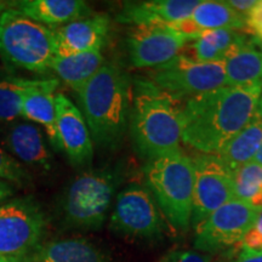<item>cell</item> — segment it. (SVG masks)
I'll use <instances>...</instances> for the list:
<instances>
[{"label": "cell", "mask_w": 262, "mask_h": 262, "mask_svg": "<svg viewBox=\"0 0 262 262\" xmlns=\"http://www.w3.org/2000/svg\"><path fill=\"white\" fill-rule=\"evenodd\" d=\"M261 97L262 85H226L188 98L182 111V142L205 155H217L253 118Z\"/></svg>", "instance_id": "cell-1"}, {"label": "cell", "mask_w": 262, "mask_h": 262, "mask_svg": "<svg viewBox=\"0 0 262 262\" xmlns=\"http://www.w3.org/2000/svg\"><path fill=\"white\" fill-rule=\"evenodd\" d=\"M183 103L147 78L133 80L129 129L141 157L150 160L181 150Z\"/></svg>", "instance_id": "cell-2"}, {"label": "cell", "mask_w": 262, "mask_h": 262, "mask_svg": "<svg viewBox=\"0 0 262 262\" xmlns=\"http://www.w3.org/2000/svg\"><path fill=\"white\" fill-rule=\"evenodd\" d=\"M93 142L103 149L122 145L129 127L133 80L114 63H106L75 91Z\"/></svg>", "instance_id": "cell-3"}, {"label": "cell", "mask_w": 262, "mask_h": 262, "mask_svg": "<svg viewBox=\"0 0 262 262\" xmlns=\"http://www.w3.org/2000/svg\"><path fill=\"white\" fill-rule=\"evenodd\" d=\"M143 173L146 187L171 227L187 231L194 195V166L191 157L179 150L150 159Z\"/></svg>", "instance_id": "cell-4"}, {"label": "cell", "mask_w": 262, "mask_h": 262, "mask_svg": "<svg viewBox=\"0 0 262 262\" xmlns=\"http://www.w3.org/2000/svg\"><path fill=\"white\" fill-rule=\"evenodd\" d=\"M0 57L9 68L49 73L55 57L54 29L9 8L0 14Z\"/></svg>", "instance_id": "cell-5"}, {"label": "cell", "mask_w": 262, "mask_h": 262, "mask_svg": "<svg viewBox=\"0 0 262 262\" xmlns=\"http://www.w3.org/2000/svg\"><path fill=\"white\" fill-rule=\"evenodd\" d=\"M120 181L117 171L93 170L77 176L61 199L62 222L75 229H100Z\"/></svg>", "instance_id": "cell-6"}, {"label": "cell", "mask_w": 262, "mask_h": 262, "mask_svg": "<svg viewBox=\"0 0 262 262\" xmlns=\"http://www.w3.org/2000/svg\"><path fill=\"white\" fill-rule=\"evenodd\" d=\"M48 219L33 196H21L0 205V260L31 262L44 243Z\"/></svg>", "instance_id": "cell-7"}, {"label": "cell", "mask_w": 262, "mask_h": 262, "mask_svg": "<svg viewBox=\"0 0 262 262\" xmlns=\"http://www.w3.org/2000/svg\"><path fill=\"white\" fill-rule=\"evenodd\" d=\"M146 78L159 89L180 101L226 86L225 62H196L183 52L158 67L148 70Z\"/></svg>", "instance_id": "cell-8"}, {"label": "cell", "mask_w": 262, "mask_h": 262, "mask_svg": "<svg viewBox=\"0 0 262 262\" xmlns=\"http://www.w3.org/2000/svg\"><path fill=\"white\" fill-rule=\"evenodd\" d=\"M110 227L114 233L131 239H157L165 231L155 196L139 183L127 186L117 195Z\"/></svg>", "instance_id": "cell-9"}, {"label": "cell", "mask_w": 262, "mask_h": 262, "mask_svg": "<svg viewBox=\"0 0 262 262\" xmlns=\"http://www.w3.org/2000/svg\"><path fill=\"white\" fill-rule=\"evenodd\" d=\"M194 195H193L192 227L196 229L212 212L234 201L233 170L228 168L217 155L195 156Z\"/></svg>", "instance_id": "cell-10"}, {"label": "cell", "mask_w": 262, "mask_h": 262, "mask_svg": "<svg viewBox=\"0 0 262 262\" xmlns=\"http://www.w3.org/2000/svg\"><path fill=\"white\" fill-rule=\"evenodd\" d=\"M260 210L241 201H231L212 212L195 229L194 248L203 253H217L238 245L254 227Z\"/></svg>", "instance_id": "cell-11"}, {"label": "cell", "mask_w": 262, "mask_h": 262, "mask_svg": "<svg viewBox=\"0 0 262 262\" xmlns=\"http://www.w3.org/2000/svg\"><path fill=\"white\" fill-rule=\"evenodd\" d=\"M189 41L172 25L130 26L126 34L130 63L135 68L148 70L179 56Z\"/></svg>", "instance_id": "cell-12"}, {"label": "cell", "mask_w": 262, "mask_h": 262, "mask_svg": "<svg viewBox=\"0 0 262 262\" xmlns=\"http://www.w3.org/2000/svg\"><path fill=\"white\" fill-rule=\"evenodd\" d=\"M55 102L62 150L74 165H88L94 157V142L83 113L64 94L55 95Z\"/></svg>", "instance_id": "cell-13"}, {"label": "cell", "mask_w": 262, "mask_h": 262, "mask_svg": "<svg viewBox=\"0 0 262 262\" xmlns=\"http://www.w3.org/2000/svg\"><path fill=\"white\" fill-rule=\"evenodd\" d=\"M110 27L108 16L98 14L55 28V56L101 50L107 41Z\"/></svg>", "instance_id": "cell-14"}, {"label": "cell", "mask_w": 262, "mask_h": 262, "mask_svg": "<svg viewBox=\"0 0 262 262\" xmlns=\"http://www.w3.org/2000/svg\"><path fill=\"white\" fill-rule=\"evenodd\" d=\"M198 0H146L126 2L118 14V21L130 26L172 25L187 19L199 5Z\"/></svg>", "instance_id": "cell-15"}, {"label": "cell", "mask_w": 262, "mask_h": 262, "mask_svg": "<svg viewBox=\"0 0 262 262\" xmlns=\"http://www.w3.org/2000/svg\"><path fill=\"white\" fill-rule=\"evenodd\" d=\"M4 145L11 156L28 165L49 170L52 153L49 149L41 130L29 122H15L5 131Z\"/></svg>", "instance_id": "cell-16"}, {"label": "cell", "mask_w": 262, "mask_h": 262, "mask_svg": "<svg viewBox=\"0 0 262 262\" xmlns=\"http://www.w3.org/2000/svg\"><path fill=\"white\" fill-rule=\"evenodd\" d=\"M12 8L51 29L94 15L90 6L81 0H21L14 2Z\"/></svg>", "instance_id": "cell-17"}, {"label": "cell", "mask_w": 262, "mask_h": 262, "mask_svg": "<svg viewBox=\"0 0 262 262\" xmlns=\"http://www.w3.org/2000/svg\"><path fill=\"white\" fill-rule=\"evenodd\" d=\"M57 78H49L47 83L26 93L22 102V117L44 127L50 145L56 150H62L57 130L55 91L58 88Z\"/></svg>", "instance_id": "cell-18"}, {"label": "cell", "mask_w": 262, "mask_h": 262, "mask_svg": "<svg viewBox=\"0 0 262 262\" xmlns=\"http://www.w3.org/2000/svg\"><path fill=\"white\" fill-rule=\"evenodd\" d=\"M224 62L228 86L262 85V41L260 39L248 37Z\"/></svg>", "instance_id": "cell-19"}, {"label": "cell", "mask_w": 262, "mask_h": 262, "mask_svg": "<svg viewBox=\"0 0 262 262\" xmlns=\"http://www.w3.org/2000/svg\"><path fill=\"white\" fill-rule=\"evenodd\" d=\"M31 262H108V257L88 239L64 238L42 243Z\"/></svg>", "instance_id": "cell-20"}, {"label": "cell", "mask_w": 262, "mask_h": 262, "mask_svg": "<svg viewBox=\"0 0 262 262\" xmlns=\"http://www.w3.org/2000/svg\"><path fill=\"white\" fill-rule=\"evenodd\" d=\"M262 142V111H257L249 123L217 152L226 165L235 170L253 162Z\"/></svg>", "instance_id": "cell-21"}, {"label": "cell", "mask_w": 262, "mask_h": 262, "mask_svg": "<svg viewBox=\"0 0 262 262\" xmlns=\"http://www.w3.org/2000/svg\"><path fill=\"white\" fill-rule=\"evenodd\" d=\"M103 64L104 57L101 50H94L71 56H55L50 72L55 73L58 81L64 83L73 91H78Z\"/></svg>", "instance_id": "cell-22"}, {"label": "cell", "mask_w": 262, "mask_h": 262, "mask_svg": "<svg viewBox=\"0 0 262 262\" xmlns=\"http://www.w3.org/2000/svg\"><path fill=\"white\" fill-rule=\"evenodd\" d=\"M49 78H26L12 68H0V122H14L22 116V102L27 91L47 83Z\"/></svg>", "instance_id": "cell-23"}, {"label": "cell", "mask_w": 262, "mask_h": 262, "mask_svg": "<svg viewBox=\"0 0 262 262\" xmlns=\"http://www.w3.org/2000/svg\"><path fill=\"white\" fill-rule=\"evenodd\" d=\"M189 21L202 33L212 29H234L248 33L244 16L234 11L226 2H201L189 16Z\"/></svg>", "instance_id": "cell-24"}, {"label": "cell", "mask_w": 262, "mask_h": 262, "mask_svg": "<svg viewBox=\"0 0 262 262\" xmlns=\"http://www.w3.org/2000/svg\"><path fill=\"white\" fill-rule=\"evenodd\" d=\"M234 199L262 210V165L255 162L233 170Z\"/></svg>", "instance_id": "cell-25"}, {"label": "cell", "mask_w": 262, "mask_h": 262, "mask_svg": "<svg viewBox=\"0 0 262 262\" xmlns=\"http://www.w3.org/2000/svg\"><path fill=\"white\" fill-rule=\"evenodd\" d=\"M201 38L205 39L226 60V57L232 51H234L239 45L247 40L248 35L234 29H212V31L203 32Z\"/></svg>", "instance_id": "cell-26"}, {"label": "cell", "mask_w": 262, "mask_h": 262, "mask_svg": "<svg viewBox=\"0 0 262 262\" xmlns=\"http://www.w3.org/2000/svg\"><path fill=\"white\" fill-rule=\"evenodd\" d=\"M0 179L9 183H14L18 187H24L31 182V175L26 171L24 166L10 153L0 147Z\"/></svg>", "instance_id": "cell-27"}, {"label": "cell", "mask_w": 262, "mask_h": 262, "mask_svg": "<svg viewBox=\"0 0 262 262\" xmlns=\"http://www.w3.org/2000/svg\"><path fill=\"white\" fill-rule=\"evenodd\" d=\"M241 248L251 249V250H261L262 249V210L260 211L254 227L248 232L243 241L238 244Z\"/></svg>", "instance_id": "cell-28"}, {"label": "cell", "mask_w": 262, "mask_h": 262, "mask_svg": "<svg viewBox=\"0 0 262 262\" xmlns=\"http://www.w3.org/2000/svg\"><path fill=\"white\" fill-rule=\"evenodd\" d=\"M245 22L249 34H253V37H256L262 41V0L257 2V4L245 16Z\"/></svg>", "instance_id": "cell-29"}, {"label": "cell", "mask_w": 262, "mask_h": 262, "mask_svg": "<svg viewBox=\"0 0 262 262\" xmlns=\"http://www.w3.org/2000/svg\"><path fill=\"white\" fill-rule=\"evenodd\" d=\"M169 262H210V257L195 251H172Z\"/></svg>", "instance_id": "cell-30"}, {"label": "cell", "mask_w": 262, "mask_h": 262, "mask_svg": "<svg viewBox=\"0 0 262 262\" xmlns=\"http://www.w3.org/2000/svg\"><path fill=\"white\" fill-rule=\"evenodd\" d=\"M226 4L245 17L250 12V10L257 4V0H228Z\"/></svg>", "instance_id": "cell-31"}, {"label": "cell", "mask_w": 262, "mask_h": 262, "mask_svg": "<svg viewBox=\"0 0 262 262\" xmlns=\"http://www.w3.org/2000/svg\"><path fill=\"white\" fill-rule=\"evenodd\" d=\"M234 262H262V249L251 250V249L242 248V251Z\"/></svg>", "instance_id": "cell-32"}, {"label": "cell", "mask_w": 262, "mask_h": 262, "mask_svg": "<svg viewBox=\"0 0 262 262\" xmlns=\"http://www.w3.org/2000/svg\"><path fill=\"white\" fill-rule=\"evenodd\" d=\"M14 193L15 189L12 187L11 183L0 179V205H2L3 203H5L6 199H9L10 196L14 195Z\"/></svg>", "instance_id": "cell-33"}, {"label": "cell", "mask_w": 262, "mask_h": 262, "mask_svg": "<svg viewBox=\"0 0 262 262\" xmlns=\"http://www.w3.org/2000/svg\"><path fill=\"white\" fill-rule=\"evenodd\" d=\"M12 5H14V2H0V14L9 8H12Z\"/></svg>", "instance_id": "cell-34"}, {"label": "cell", "mask_w": 262, "mask_h": 262, "mask_svg": "<svg viewBox=\"0 0 262 262\" xmlns=\"http://www.w3.org/2000/svg\"><path fill=\"white\" fill-rule=\"evenodd\" d=\"M253 162L257 163V164H261V165H262V142H261L260 148H258L256 156H255V158H254Z\"/></svg>", "instance_id": "cell-35"}, {"label": "cell", "mask_w": 262, "mask_h": 262, "mask_svg": "<svg viewBox=\"0 0 262 262\" xmlns=\"http://www.w3.org/2000/svg\"><path fill=\"white\" fill-rule=\"evenodd\" d=\"M170 256H171V253L168 254V255H165V256H163L159 261H157V262H169L170 261Z\"/></svg>", "instance_id": "cell-36"}, {"label": "cell", "mask_w": 262, "mask_h": 262, "mask_svg": "<svg viewBox=\"0 0 262 262\" xmlns=\"http://www.w3.org/2000/svg\"><path fill=\"white\" fill-rule=\"evenodd\" d=\"M0 262H4V261H2V260H0Z\"/></svg>", "instance_id": "cell-37"}]
</instances>
